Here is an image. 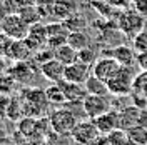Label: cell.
<instances>
[{
  "label": "cell",
  "mask_w": 147,
  "mask_h": 145,
  "mask_svg": "<svg viewBox=\"0 0 147 145\" xmlns=\"http://www.w3.org/2000/svg\"><path fill=\"white\" fill-rule=\"evenodd\" d=\"M60 85H62L65 97H67V105H82L85 97L89 95L87 90H85V85L72 83V82H67V80H62Z\"/></svg>",
  "instance_id": "7c38bea8"
},
{
  "label": "cell",
  "mask_w": 147,
  "mask_h": 145,
  "mask_svg": "<svg viewBox=\"0 0 147 145\" xmlns=\"http://www.w3.org/2000/svg\"><path fill=\"white\" fill-rule=\"evenodd\" d=\"M70 0H57L54 5H52V13H55V17L59 18H69L70 15H74L75 12L74 9L70 7Z\"/></svg>",
  "instance_id": "ffe728a7"
},
{
  "label": "cell",
  "mask_w": 147,
  "mask_h": 145,
  "mask_svg": "<svg viewBox=\"0 0 147 145\" xmlns=\"http://www.w3.org/2000/svg\"><path fill=\"white\" fill-rule=\"evenodd\" d=\"M90 75H92V65L84 64L80 60H77V62H74V64L65 67V79L64 80L72 82V83L85 85V82L89 80Z\"/></svg>",
  "instance_id": "9c48e42d"
},
{
  "label": "cell",
  "mask_w": 147,
  "mask_h": 145,
  "mask_svg": "<svg viewBox=\"0 0 147 145\" xmlns=\"http://www.w3.org/2000/svg\"><path fill=\"white\" fill-rule=\"evenodd\" d=\"M107 138H109L110 145H129V134L127 130L124 128H115L112 130L110 134H107Z\"/></svg>",
  "instance_id": "603a6c76"
},
{
  "label": "cell",
  "mask_w": 147,
  "mask_h": 145,
  "mask_svg": "<svg viewBox=\"0 0 147 145\" xmlns=\"http://www.w3.org/2000/svg\"><path fill=\"white\" fill-rule=\"evenodd\" d=\"M110 57H114L122 67H134L137 65V52L134 47L129 45H117L110 50Z\"/></svg>",
  "instance_id": "5bb4252c"
},
{
  "label": "cell",
  "mask_w": 147,
  "mask_h": 145,
  "mask_svg": "<svg viewBox=\"0 0 147 145\" xmlns=\"http://www.w3.org/2000/svg\"><path fill=\"white\" fill-rule=\"evenodd\" d=\"M18 82L10 75V73H5V75H0V93L3 95H12L15 89H17Z\"/></svg>",
  "instance_id": "7402d4cb"
},
{
  "label": "cell",
  "mask_w": 147,
  "mask_h": 145,
  "mask_svg": "<svg viewBox=\"0 0 147 145\" xmlns=\"http://www.w3.org/2000/svg\"><path fill=\"white\" fill-rule=\"evenodd\" d=\"M34 48L28 45V42L24 38V40H13L12 45H10L9 50V57L12 62H24V60H30L34 57Z\"/></svg>",
  "instance_id": "4fadbf2b"
},
{
  "label": "cell",
  "mask_w": 147,
  "mask_h": 145,
  "mask_svg": "<svg viewBox=\"0 0 147 145\" xmlns=\"http://www.w3.org/2000/svg\"><path fill=\"white\" fill-rule=\"evenodd\" d=\"M10 67H12V60L5 55H0V75H5L10 72Z\"/></svg>",
  "instance_id": "f546056e"
},
{
  "label": "cell",
  "mask_w": 147,
  "mask_h": 145,
  "mask_svg": "<svg viewBox=\"0 0 147 145\" xmlns=\"http://www.w3.org/2000/svg\"><path fill=\"white\" fill-rule=\"evenodd\" d=\"M64 25L67 27V30L75 32V30H82V27L85 25V22H84V18L80 17L79 13H74V15H70L69 18H65Z\"/></svg>",
  "instance_id": "484cf974"
},
{
  "label": "cell",
  "mask_w": 147,
  "mask_h": 145,
  "mask_svg": "<svg viewBox=\"0 0 147 145\" xmlns=\"http://www.w3.org/2000/svg\"><path fill=\"white\" fill-rule=\"evenodd\" d=\"M100 135L102 134L99 132V128L95 127L94 120H90V118L79 122L72 132V138L75 140V144L79 145H94Z\"/></svg>",
  "instance_id": "277c9868"
},
{
  "label": "cell",
  "mask_w": 147,
  "mask_h": 145,
  "mask_svg": "<svg viewBox=\"0 0 147 145\" xmlns=\"http://www.w3.org/2000/svg\"><path fill=\"white\" fill-rule=\"evenodd\" d=\"M40 73L50 83H60L65 79V65L60 64L57 58H52L40 65Z\"/></svg>",
  "instance_id": "8fae6325"
},
{
  "label": "cell",
  "mask_w": 147,
  "mask_h": 145,
  "mask_svg": "<svg viewBox=\"0 0 147 145\" xmlns=\"http://www.w3.org/2000/svg\"><path fill=\"white\" fill-rule=\"evenodd\" d=\"M144 28H146V30H147V18H146V25H144Z\"/></svg>",
  "instance_id": "836d02e7"
},
{
  "label": "cell",
  "mask_w": 147,
  "mask_h": 145,
  "mask_svg": "<svg viewBox=\"0 0 147 145\" xmlns=\"http://www.w3.org/2000/svg\"><path fill=\"white\" fill-rule=\"evenodd\" d=\"M144 25H146V18L137 10H127L119 18V28L127 37H132V38L144 28Z\"/></svg>",
  "instance_id": "8992f818"
},
{
  "label": "cell",
  "mask_w": 147,
  "mask_h": 145,
  "mask_svg": "<svg viewBox=\"0 0 147 145\" xmlns=\"http://www.w3.org/2000/svg\"><path fill=\"white\" fill-rule=\"evenodd\" d=\"M79 60H80V62H84V64L94 65V62L97 60V52H95L92 47L82 48V50H79Z\"/></svg>",
  "instance_id": "4316f807"
},
{
  "label": "cell",
  "mask_w": 147,
  "mask_h": 145,
  "mask_svg": "<svg viewBox=\"0 0 147 145\" xmlns=\"http://www.w3.org/2000/svg\"><path fill=\"white\" fill-rule=\"evenodd\" d=\"M9 15V9H7V3H5V0H0V22L3 20V18Z\"/></svg>",
  "instance_id": "d6a6232c"
},
{
  "label": "cell",
  "mask_w": 147,
  "mask_h": 145,
  "mask_svg": "<svg viewBox=\"0 0 147 145\" xmlns=\"http://www.w3.org/2000/svg\"><path fill=\"white\" fill-rule=\"evenodd\" d=\"M84 115L87 118H97L99 115L109 112L112 109V100L110 97H102V95H87L82 102Z\"/></svg>",
  "instance_id": "5b68a950"
},
{
  "label": "cell",
  "mask_w": 147,
  "mask_h": 145,
  "mask_svg": "<svg viewBox=\"0 0 147 145\" xmlns=\"http://www.w3.org/2000/svg\"><path fill=\"white\" fill-rule=\"evenodd\" d=\"M54 55H55V58H57L60 64H64L65 67L79 60V52H77L74 47H70L69 44H64V45L57 47L54 50Z\"/></svg>",
  "instance_id": "e0dca14e"
},
{
  "label": "cell",
  "mask_w": 147,
  "mask_h": 145,
  "mask_svg": "<svg viewBox=\"0 0 147 145\" xmlns=\"http://www.w3.org/2000/svg\"><path fill=\"white\" fill-rule=\"evenodd\" d=\"M90 120H94L95 127L99 128V132H100L102 135H107V134H110L112 130L120 128L119 110H115V109H110L109 112L99 115L97 118H90Z\"/></svg>",
  "instance_id": "30bf717a"
},
{
  "label": "cell",
  "mask_w": 147,
  "mask_h": 145,
  "mask_svg": "<svg viewBox=\"0 0 147 145\" xmlns=\"http://www.w3.org/2000/svg\"><path fill=\"white\" fill-rule=\"evenodd\" d=\"M49 124L55 134L59 135H72L74 128L79 124V117L72 112L69 107H60L54 109V112L49 117Z\"/></svg>",
  "instance_id": "6da1fadb"
},
{
  "label": "cell",
  "mask_w": 147,
  "mask_h": 145,
  "mask_svg": "<svg viewBox=\"0 0 147 145\" xmlns=\"http://www.w3.org/2000/svg\"><path fill=\"white\" fill-rule=\"evenodd\" d=\"M134 10H137L140 15H147V0H134Z\"/></svg>",
  "instance_id": "4dcf8cb0"
},
{
  "label": "cell",
  "mask_w": 147,
  "mask_h": 145,
  "mask_svg": "<svg viewBox=\"0 0 147 145\" xmlns=\"http://www.w3.org/2000/svg\"><path fill=\"white\" fill-rule=\"evenodd\" d=\"M0 30L3 34H7L10 38H13V40H24L28 35L30 25L18 13H9L0 22Z\"/></svg>",
  "instance_id": "3957f363"
},
{
  "label": "cell",
  "mask_w": 147,
  "mask_h": 145,
  "mask_svg": "<svg viewBox=\"0 0 147 145\" xmlns=\"http://www.w3.org/2000/svg\"><path fill=\"white\" fill-rule=\"evenodd\" d=\"M119 120H120V128L130 130V128L140 125V109L134 105H127L119 110Z\"/></svg>",
  "instance_id": "9a60e30c"
},
{
  "label": "cell",
  "mask_w": 147,
  "mask_h": 145,
  "mask_svg": "<svg viewBox=\"0 0 147 145\" xmlns=\"http://www.w3.org/2000/svg\"><path fill=\"white\" fill-rule=\"evenodd\" d=\"M134 67H136V65H134ZM134 67H120L119 72L107 82L110 95H114V97L130 95L132 85H134V79H136V75H137V72L134 70Z\"/></svg>",
  "instance_id": "7a4b0ae2"
},
{
  "label": "cell",
  "mask_w": 147,
  "mask_h": 145,
  "mask_svg": "<svg viewBox=\"0 0 147 145\" xmlns=\"http://www.w3.org/2000/svg\"><path fill=\"white\" fill-rule=\"evenodd\" d=\"M45 99H47V103L55 107V109L67 107V97H65V92L60 83H52L50 87H47Z\"/></svg>",
  "instance_id": "2e32d148"
},
{
  "label": "cell",
  "mask_w": 147,
  "mask_h": 145,
  "mask_svg": "<svg viewBox=\"0 0 147 145\" xmlns=\"http://www.w3.org/2000/svg\"><path fill=\"white\" fill-rule=\"evenodd\" d=\"M122 65L110 55H104V57H99L94 65H92V75H95L97 79H100L104 82H109L115 73L119 72V68Z\"/></svg>",
  "instance_id": "52a82bcc"
},
{
  "label": "cell",
  "mask_w": 147,
  "mask_h": 145,
  "mask_svg": "<svg viewBox=\"0 0 147 145\" xmlns=\"http://www.w3.org/2000/svg\"><path fill=\"white\" fill-rule=\"evenodd\" d=\"M10 105H12V97L0 93V120H3V118L9 117Z\"/></svg>",
  "instance_id": "83f0119b"
},
{
  "label": "cell",
  "mask_w": 147,
  "mask_h": 145,
  "mask_svg": "<svg viewBox=\"0 0 147 145\" xmlns=\"http://www.w3.org/2000/svg\"><path fill=\"white\" fill-rule=\"evenodd\" d=\"M129 134V142L132 145H147V127L137 125V127L130 128Z\"/></svg>",
  "instance_id": "44dd1931"
},
{
  "label": "cell",
  "mask_w": 147,
  "mask_h": 145,
  "mask_svg": "<svg viewBox=\"0 0 147 145\" xmlns=\"http://www.w3.org/2000/svg\"><path fill=\"white\" fill-rule=\"evenodd\" d=\"M85 90L90 95H102V97H110V90L107 82L97 79L95 75H90L89 80L85 82Z\"/></svg>",
  "instance_id": "ac0fdd59"
},
{
  "label": "cell",
  "mask_w": 147,
  "mask_h": 145,
  "mask_svg": "<svg viewBox=\"0 0 147 145\" xmlns=\"http://www.w3.org/2000/svg\"><path fill=\"white\" fill-rule=\"evenodd\" d=\"M35 68L40 70V67L32 60H24V62H12L10 67V75L18 82V83H32V80L35 79Z\"/></svg>",
  "instance_id": "ba28073f"
},
{
  "label": "cell",
  "mask_w": 147,
  "mask_h": 145,
  "mask_svg": "<svg viewBox=\"0 0 147 145\" xmlns=\"http://www.w3.org/2000/svg\"><path fill=\"white\" fill-rule=\"evenodd\" d=\"M137 65L142 70H147V52L137 54Z\"/></svg>",
  "instance_id": "1f68e13d"
},
{
  "label": "cell",
  "mask_w": 147,
  "mask_h": 145,
  "mask_svg": "<svg viewBox=\"0 0 147 145\" xmlns=\"http://www.w3.org/2000/svg\"><path fill=\"white\" fill-rule=\"evenodd\" d=\"M132 92H137L147 97V70H142L136 75L134 79V85H132Z\"/></svg>",
  "instance_id": "cb8c5ba5"
},
{
  "label": "cell",
  "mask_w": 147,
  "mask_h": 145,
  "mask_svg": "<svg viewBox=\"0 0 147 145\" xmlns=\"http://www.w3.org/2000/svg\"><path fill=\"white\" fill-rule=\"evenodd\" d=\"M12 42H13V38H10L7 34H3V32L0 30V55H5V57L9 55Z\"/></svg>",
  "instance_id": "f1b7e54d"
},
{
  "label": "cell",
  "mask_w": 147,
  "mask_h": 145,
  "mask_svg": "<svg viewBox=\"0 0 147 145\" xmlns=\"http://www.w3.org/2000/svg\"><path fill=\"white\" fill-rule=\"evenodd\" d=\"M132 47L137 54H142V52H147V30L142 28L137 35L132 38Z\"/></svg>",
  "instance_id": "d4e9b609"
},
{
  "label": "cell",
  "mask_w": 147,
  "mask_h": 145,
  "mask_svg": "<svg viewBox=\"0 0 147 145\" xmlns=\"http://www.w3.org/2000/svg\"><path fill=\"white\" fill-rule=\"evenodd\" d=\"M67 44L70 47H74V48L79 52V50H82V48L90 47V37L87 35L84 30H75V32H70V34H69Z\"/></svg>",
  "instance_id": "d6986e66"
}]
</instances>
